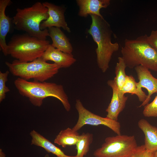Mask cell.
I'll list each match as a JSON object with an SVG mask.
<instances>
[{
    "label": "cell",
    "instance_id": "1",
    "mask_svg": "<svg viewBox=\"0 0 157 157\" xmlns=\"http://www.w3.org/2000/svg\"><path fill=\"white\" fill-rule=\"evenodd\" d=\"M14 84L19 94L28 98L35 106H40L45 98L52 97L60 100L66 111L70 110L68 96L61 85L45 81H29L19 77L15 80Z\"/></svg>",
    "mask_w": 157,
    "mask_h": 157
},
{
    "label": "cell",
    "instance_id": "2",
    "mask_svg": "<svg viewBox=\"0 0 157 157\" xmlns=\"http://www.w3.org/2000/svg\"><path fill=\"white\" fill-rule=\"evenodd\" d=\"M90 15L92 23L88 33L97 44L95 51L97 64L104 73L109 68L113 54L118 50L119 45L117 42H111L112 32L109 24L104 18L93 14Z\"/></svg>",
    "mask_w": 157,
    "mask_h": 157
},
{
    "label": "cell",
    "instance_id": "3",
    "mask_svg": "<svg viewBox=\"0 0 157 157\" xmlns=\"http://www.w3.org/2000/svg\"><path fill=\"white\" fill-rule=\"evenodd\" d=\"M121 52L126 67L133 69L141 65L157 72V53L149 43L147 35L126 39Z\"/></svg>",
    "mask_w": 157,
    "mask_h": 157
},
{
    "label": "cell",
    "instance_id": "4",
    "mask_svg": "<svg viewBox=\"0 0 157 157\" xmlns=\"http://www.w3.org/2000/svg\"><path fill=\"white\" fill-rule=\"evenodd\" d=\"M48 10L40 2H37L31 6L22 9L17 8L12 18V23L16 29L25 31L30 35L46 40L49 36L48 29L40 28L42 22L49 17Z\"/></svg>",
    "mask_w": 157,
    "mask_h": 157
},
{
    "label": "cell",
    "instance_id": "5",
    "mask_svg": "<svg viewBox=\"0 0 157 157\" xmlns=\"http://www.w3.org/2000/svg\"><path fill=\"white\" fill-rule=\"evenodd\" d=\"M7 44L8 55L22 62H31L41 58L50 45L27 33L13 36Z\"/></svg>",
    "mask_w": 157,
    "mask_h": 157
},
{
    "label": "cell",
    "instance_id": "6",
    "mask_svg": "<svg viewBox=\"0 0 157 157\" xmlns=\"http://www.w3.org/2000/svg\"><path fill=\"white\" fill-rule=\"evenodd\" d=\"M5 64L13 75L28 81H45L51 78L60 68L54 63H48L41 58L31 62H22L15 60L12 63L6 62Z\"/></svg>",
    "mask_w": 157,
    "mask_h": 157
},
{
    "label": "cell",
    "instance_id": "7",
    "mask_svg": "<svg viewBox=\"0 0 157 157\" xmlns=\"http://www.w3.org/2000/svg\"><path fill=\"white\" fill-rule=\"evenodd\" d=\"M138 146L134 135H117L106 138L93 153L95 157H131Z\"/></svg>",
    "mask_w": 157,
    "mask_h": 157
},
{
    "label": "cell",
    "instance_id": "8",
    "mask_svg": "<svg viewBox=\"0 0 157 157\" xmlns=\"http://www.w3.org/2000/svg\"><path fill=\"white\" fill-rule=\"evenodd\" d=\"M75 108L78 113V117L76 123L72 128L74 131H78L86 124L96 126L102 125L109 128L117 135L121 134V125L118 121L92 113L84 107L79 99L76 100Z\"/></svg>",
    "mask_w": 157,
    "mask_h": 157
},
{
    "label": "cell",
    "instance_id": "9",
    "mask_svg": "<svg viewBox=\"0 0 157 157\" xmlns=\"http://www.w3.org/2000/svg\"><path fill=\"white\" fill-rule=\"evenodd\" d=\"M48 10V18L43 21L40 26V28L43 30L49 28L55 27L62 28L68 33L71 31L65 21L64 13L65 8L47 1L42 3Z\"/></svg>",
    "mask_w": 157,
    "mask_h": 157
},
{
    "label": "cell",
    "instance_id": "10",
    "mask_svg": "<svg viewBox=\"0 0 157 157\" xmlns=\"http://www.w3.org/2000/svg\"><path fill=\"white\" fill-rule=\"evenodd\" d=\"M107 83L112 88L113 94L111 101L106 110L107 113L106 117L118 121L119 114L125 107L128 97L119 89L114 79L108 80Z\"/></svg>",
    "mask_w": 157,
    "mask_h": 157
},
{
    "label": "cell",
    "instance_id": "11",
    "mask_svg": "<svg viewBox=\"0 0 157 157\" xmlns=\"http://www.w3.org/2000/svg\"><path fill=\"white\" fill-rule=\"evenodd\" d=\"M135 69L139 81L138 86L140 88H144L147 90V98L140 107L144 106L148 104L153 94L157 92V78L154 77L147 68L139 65L135 67Z\"/></svg>",
    "mask_w": 157,
    "mask_h": 157
},
{
    "label": "cell",
    "instance_id": "12",
    "mask_svg": "<svg viewBox=\"0 0 157 157\" xmlns=\"http://www.w3.org/2000/svg\"><path fill=\"white\" fill-rule=\"evenodd\" d=\"M41 58L46 61L53 62L60 68L69 67L76 61L72 53L64 52L53 47L51 44Z\"/></svg>",
    "mask_w": 157,
    "mask_h": 157
},
{
    "label": "cell",
    "instance_id": "13",
    "mask_svg": "<svg viewBox=\"0 0 157 157\" xmlns=\"http://www.w3.org/2000/svg\"><path fill=\"white\" fill-rule=\"evenodd\" d=\"M11 2L10 0H0V48L5 56L8 55L6 38L13 24L12 18L6 15L5 10Z\"/></svg>",
    "mask_w": 157,
    "mask_h": 157
},
{
    "label": "cell",
    "instance_id": "14",
    "mask_svg": "<svg viewBox=\"0 0 157 157\" xmlns=\"http://www.w3.org/2000/svg\"><path fill=\"white\" fill-rule=\"evenodd\" d=\"M110 2V0H77L76 2L79 8L78 15L86 17L89 15L93 14L103 18L100 13V10L107 8Z\"/></svg>",
    "mask_w": 157,
    "mask_h": 157
},
{
    "label": "cell",
    "instance_id": "15",
    "mask_svg": "<svg viewBox=\"0 0 157 157\" xmlns=\"http://www.w3.org/2000/svg\"><path fill=\"white\" fill-rule=\"evenodd\" d=\"M30 135L31 138V145L40 147L47 152L51 153L57 157H76L75 156H71L65 154L60 148L34 130L30 132Z\"/></svg>",
    "mask_w": 157,
    "mask_h": 157
},
{
    "label": "cell",
    "instance_id": "16",
    "mask_svg": "<svg viewBox=\"0 0 157 157\" xmlns=\"http://www.w3.org/2000/svg\"><path fill=\"white\" fill-rule=\"evenodd\" d=\"M48 29L49 36L52 42L51 45L64 52L72 53L73 50L72 46L60 28L52 27Z\"/></svg>",
    "mask_w": 157,
    "mask_h": 157
},
{
    "label": "cell",
    "instance_id": "17",
    "mask_svg": "<svg viewBox=\"0 0 157 157\" xmlns=\"http://www.w3.org/2000/svg\"><path fill=\"white\" fill-rule=\"evenodd\" d=\"M138 125L144 135V145L145 148L152 152L157 150V128L143 119L139 121Z\"/></svg>",
    "mask_w": 157,
    "mask_h": 157
},
{
    "label": "cell",
    "instance_id": "18",
    "mask_svg": "<svg viewBox=\"0 0 157 157\" xmlns=\"http://www.w3.org/2000/svg\"><path fill=\"white\" fill-rule=\"evenodd\" d=\"M80 135L77 131L68 127L60 131L56 137L54 143L64 148L68 146L76 145Z\"/></svg>",
    "mask_w": 157,
    "mask_h": 157
},
{
    "label": "cell",
    "instance_id": "19",
    "mask_svg": "<svg viewBox=\"0 0 157 157\" xmlns=\"http://www.w3.org/2000/svg\"><path fill=\"white\" fill-rule=\"evenodd\" d=\"M121 92L125 94L126 93H130L132 95L135 94L138 97L140 101L142 103L146 100L147 95L138 86L133 76L127 75L126 81L120 90Z\"/></svg>",
    "mask_w": 157,
    "mask_h": 157
},
{
    "label": "cell",
    "instance_id": "20",
    "mask_svg": "<svg viewBox=\"0 0 157 157\" xmlns=\"http://www.w3.org/2000/svg\"><path fill=\"white\" fill-rule=\"evenodd\" d=\"M93 135L89 133H83L80 135L76 144L77 150L76 157H84L89 151L90 145L92 142Z\"/></svg>",
    "mask_w": 157,
    "mask_h": 157
},
{
    "label": "cell",
    "instance_id": "21",
    "mask_svg": "<svg viewBox=\"0 0 157 157\" xmlns=\"http://www.w3.org/2000/svg\"><path fill=\"white\" fill-rule=\"evenodd\" d=\"M118 62L115 67V77L114 79L119 89L120 90L126 81L127 75L125 72L126 67V64L122 57L118 58Z\"/></svg>",
    "mask_w": 157,
    "mask_h": 157
},
{
    "label": "cell",
    "instance_id": "22",
    "mask_svg": "<svg viewBox=\"0 0 157 157\" xmlns=\"http://www.w3.org/2000/svg\"><path fill=\"white\" fill-rule=\"evenodd\" d=\"M10 73L9 71L5 72H0V102L1 103L6 97V94L10 91V90L6 85L8 81V77Z\"/></svg>",
    "mask_w": 157,
    "mask_h": 157
},
{
    "label": "cell",
    "instance_id": "23",
    "mask_svg": "<svg viewBox=\"0 0 157 157\" xmlns=\"http://www.w3.org/2000/svg\"><path fill=\"white\" fill-rule=\"evenodd\" d=\"M154 100L144 106L143 111L144 116L147 117H157V92Z\"/></svg>",
    "mask_w": 157,
    "mask_h": 157
},
{
    "label": "cell",
    "instance_id": "24",
    "mask_svg": "<svg viewBox=\"0 0 157 157\" xmlns=\"http://www.w3.org/2000/svg\"><path fill=\"white\" fill-rule=\"evenodd\" d=\"M154 152L147 150L143 144L138 146L131 157H154Z\"/></svg>",
    "mask_w": 157,
    "mask_h": 157
},
{
    "label": "cell",
    "instance_id": "25",
    "mask_svg": "<svg viewBox=\"0 0 157 157\" xmlns=\"http://www.w3.org/2000/svg\"><path fill=\"white\" fill-rule=\"evenodd\" d=\"M148 40L151 47L157 53V30H153L148 36Z\"/></svg>",
    "mask_w": 157,
    "mask_h": 157
},
{
    "label": "cell",
    "instance_id": "26",
    "mask_svg": "<svg viewBox=\"0 0 157 157\" xmlns=\"http://www.w3.org/2000/svg\"><path fill=\"white\" fill-rule=\"evenodd\" d=\"M6 155L1 149H0V157H6Z\"/></svg>",
    "mask_w": 157,
    "mask_h": 157
},
{
    "label": "cell",
    "instance_id": "27",
    "mask_svg": "<svg viewBox=\"0 0 157 157\" xmlns=\"http://www.w3.org/2000/svg\"><path fill=\"white\" fill-rule=\"evenodd\" d=\"M154 157H157V150L154 152Z\"/></svg>",
    "mask_w": 157,
    "mask_h": 157
},
{
    "label": "cell",
    "instance_id": "28",
    "mask_svg": "<svg viewBox=\"0 0 157 157\" xmlns=\"http://www.w3.org/2000/svg\"><path fill=\"white\" fill-rule=\"evenodd\" d=\"M48 156L47 155H46L45 156H44V157H47V156Z\"/></svg>",
    "mask_w": 157,
    "mask_h": 157
}]
</instances>
